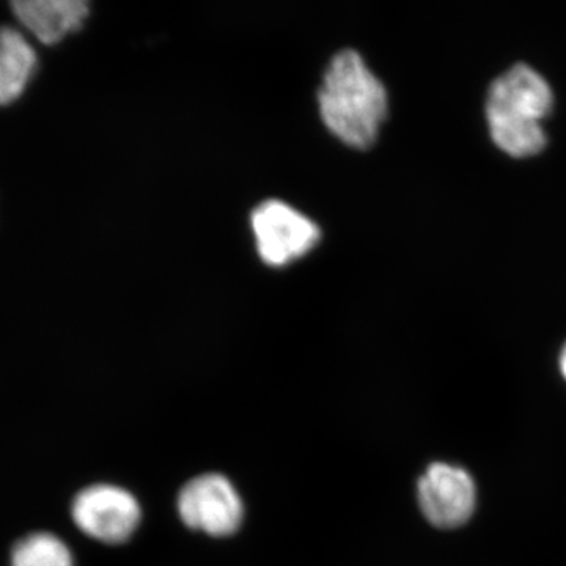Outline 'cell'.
<instances>
[{"mask_svg": "<svg viewBox=\"0 0 566 566\" xmlns=\"http://www.w3.org/2000/svg\"><path fill=\"white\" fill-rule=\"evenodd\" d=\"M554 95L545 77L524 63L512 66L491 84L485 115L491 139L512 158L538 155L546 147L545 120Z\"/></svg>", "mask_w": 566, "mask_h": 566, "instance_id": "cell-1", "label": "cell"}, {"mask_svg": "<svg viewBox=\"0 0 566 566\" xmlns=\"http://www.w3.org/2000/svg\"><path fill=\"white\" fill-rule=\"evenodd\" d=\"M318 99L324 125L354 148L374 144L389 109L385 85L356 51L335 55Z\"/></svg>", "mask_w": 566, "mask_h": 566, "instance_id": "cell-2", "label": "cell"}, {"mask_svg": "<svg viewBox=\"0 0 566 566\" xmlns=\"http://www.w3.org/2000/svg\"><path fill=\"white\" fill-rule=\"evenodd\" d=\"M560 370L562 375H564V378L566 379V345L564 346V349H562L560 354Z\"/></svg>", "mask_w": 566, "mask_h": 566, "instance_id": "cell-10", "label": "cell"}, {"mask_svg": "<svg viewBox=\"0 0 566 566\" xmlns=\"http://www.w3.org/2000/svg\"><path fill=\"white\" fill-rule=\"evenodd\" d=\"M178 515L192 531L210 536H229L241 527L244 505L227 476L203 474L181 488Z\"/></svg>", "mask_w": 566, "mask_h": 566, "instance_id": "cell-4", "label": "cell"}, {"mask_svg": "<svg viewBox=\"0 0 566 566\" xmlns=\"http://www.w3.org/2000/svg\"><path fill=\"white\" fill-rule=\"evenodd\" d=\"M417 497L423 516L434 527H460L475 510L474 480L457 465L434 463L420 476Z\"/></svg>", "mask_w": 566, "mask_h": 566, "instance_id": "cell-6", "label": "cell"}, {"mask_svg": "<svg viewBox=\"0 0 566 566\" xmlns=\"http://www.w3.org/2000/svg\"><path fill=\"white\" fill-rule=\"evenodd\" d=\"M252 229L260 256L271 266H285L301 259L319 240L315 222L279 200L264 202L253 211Z\"/></svg>", "mask_w": 566, "mask_h": 566, "instance_id": "cell-5", "label": "cell"}, {"mask_svg": "<svg viewBox=\"0 0 566 566\" xmlns=\"http://www.w3.org/2000/svg\"><path fill=\"white\" fill-rule=\"evenodd\" d=\"M11 566H74V558L63 539L39 532L17 543L11 553Z\"/></svg>", "mask_w": 566, "mask_h": 566, "instance_id": "cell-9", "label": "cell"}, {"mask_svg": "<svg viewBox=\"0 0 566 566\" xmlns=\"http://www.w3.org/2000/svg\"><path fill=\"white\" fill-rule=\"evenodd\" d=\"M71 517L81 532L96 542L120 545L139 527L142 510L125 488L99 483L85 488L74 497Z\"/></svg>", "mask_w": 566, "mask_h": 566, "instance_id": "cell-3", "label": "cell"}, {"mask_svg": "<svg viewBox=\"0 0 566 566\" xmlns=\"http://www.w3.org/2000/svg\"><path fill=\"white\" fill-rule=\"evenodd\" d=\"M36 69L32 44L14 29H0V106L17 102Z\"/></svg>", "mask_w": 566, "mask_h": 566, "instance_id": "cell-8", "label": "cell"}, {"mask_svg": "<svg viewBox=\"0 0 566 566\" xmlns=\"http://www.w3.org/2000/svg\"><path fill=\"white\" fill-rule=\"evenodd\" d=\"M18 21L44 44H55L76 32L88 17L82 0H21L11 3Z\"/></svg>", "mask_w": 566, "mask_h": 566, "instance_id": "cell-7", "label": "cell"}]
</instances>
